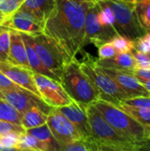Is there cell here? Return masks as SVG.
<instances>
[{"instance_id":"8992f818","label":"cell","mask_w":150,"mask_h":151,"mask_svg":"<svg viewBox=\"0 0 150 151\" xmlns=\"http://www.w3.org/2000/svg\"><path fill=\"white\" fill-rule=\"evenodd\" d=\"M102 1H104L112 11L115 19L114 27L118 35L135 40L146 33L138 20L134 10V3H129L123 0Z\"/></svg>"},{"instance_id":"ba28073f","label":"cell","mask_w":150,"mask_h":151,"mask_svg":"<svg viewBox=\"0 0 150 151\" xmlns=\"http://www.w3.org/2000/svg\"><path fill=\"white\" fill-rule=\"evenodd\" d=\"M97 3L89 4L87 8L85 19V46L88 43H93L95 46L99 47L118 35L115 28L106 27L100 24L97 18Z\"/></svg>"},{"instance_id":"7bdbcfd3","label":"cell","mask_w":150,"mask_h":151,"mask_svg":"<svg viewBox=\"0 0 150 151\" xmlns=\"http://www.w3.org/2000/svg\"><path fill=\"white\" fill-rule=\"evenodd\" d=\"M2 99H4V96L3 92L0 90V100H2Z\"/></svg>"},{"instance_id":"d6986e66","label":"cell","mask_w":150,"mask_h":151,"mask_svg":"<svg viewBox=\"0 0 150 151\" xmlns=\"http://www.w3.org/2000/svg\"><path fill=\"white\" fill-rule=\"evenodd\" d=\"M20 33V32H19ZM21 37L25 42V46H26V50H27V60H28V64L30 66V69L34 72V73H37L45 76H48L50 78L54 79L55 81L61 82V81L56 76L54 75L50 71H49L44 65L42 63L41 59L39 58L34 48L33 47V44L31 42L30 40V36L28 34H25V33H20Z\"/></svg>"},{"instance_id":"1f68e13d","label":"cell","mask_w":150,"mask_h":151,"mask_svg":"<svg viewBox=\"0 0 150 151\" xmlns=\"http://www.w3.org/2000/svg\"><path fill=\"white\" fill-rule=\"evenodd\" d=\"M132 54L136 62V68L150 69V54L141 53L133 50Z\"/></svg>"},{"instance_id":"f546056e","label":"cell","mask_w":150,"mask_h":151,"mask_svg":"<svg viewBox=\"0 0 150 151\" xmlns=\"http://www.w3.org/2000/svg\"><path fill=\"white\" fill-rule=\"evenodd\" d=\"M10 31L11 29L0 32V61H7L10 50Z\"/></svg>"},{"instance_id":"6da1fadb","label":"cell","mask_w":150,"mask_h":151,"mask_svg":"<svg viewBox=\"0 0 150 151\" xmlns=\"http://www.w3.org/2000/svg\"><path fill=\"white\" fill-rule=\"evenodd\" d=\"M88 5L73 0H56V7L44 24L42 33L54 41L68 61L76 58L85 46V19Z\"/></svg>"},{"instance_id":"d4e9b609","label":"cell","mask_w":150,"mask_h":151,"mask_svg":"<svg viewBox=\"0 0 150 151\" xmlns=\"http://www.w3.org/2000/svg\"><path fill=\"white\" fill-rule=\"evenodd\" d=\"M22 114L19 113L5 99L0 100V120L9 121L21 125Z\"/></svg>"},{"instance_id":"2e32d148","label":"cell","mask_w":150,"mask_h":151,"mask_svg":"<svg viewBox=\"0 0 150 151\" xmlns=\"http://www.w3.org/2000/svg\"><path fill=\"white\" fill-rule=\"evenodd\" d=\"M7 62L30 69L25 42L20 33L15 30L10 31V50Z\"/></svg>"},{"instance_id":"ee69618b","label":"cell","mask_w":150,"mask_h":151,"mask_svg":"<svg viewBox=\"0 0 150 151\" xmlns=\"http://www.w3.org/2000/svg\"><path fill=\"white\" fill-rule=\"evenodd\" d=\"M123 1H126V2H129V3H135L137 0H123Z\"/></svg>"},{"instance_id":"f6af8a7d","label":"cell","mask_w":150,"mask_h":151,"mask_svg":"<svg viewBox=\"0 0 150 151\" xmlns=\"http://www.w3.org/2000/svg\"><path fill=\"white\" fill-rule=\"evenodd\" d=\"M95 1H96V3H97V2H99V1H102V0H95Z\"/></svg>"},{"instance_id":"d590c367","label":"cell","mask_w":150,"mask_h":151,"mask_svg":"<svg viewBox=\"0 0 150 151\" xmlns=\"http://www.w3.org/2000/svg\"><path fill=\"white\" fill-rule=\"evenodd\" d=\"M137 51H140L141 53L150 54V45L148 41L145 39L143 35L136 38L134 40V49Z\"/></svg>"},{"instance_id":"30bf717a","label":"cell","mask_w":150,"mask_h":151,"mask_svg":"<svg viewBox=\"0 0 150 151\" xmlns=\"http://www.w3.org/2000/svg\"><path fill=\"white\" fill-rule=\"evenodd\" d=\"M47 125L56 141L58 142L60 149L75 140L82 139L73 124L58 110V108H53L51 110L48 115Z\"/></svg>"},{"instance_id":"7dc6e473","label":"cell","mask_w":150,"mask_h":151,"mask_svg":"<svg viewBox=\"0 0 150 151\" xmlns=\"http://www.w3.org/2000/svg\"><path fill=\"white\" fill-rule=\"evenodd\" d=\"M137 1H138V0H137Z\"/></svg>"},{"instance_id":"60d3db41","label":"cell","mask_w":150,"mask_h":151,"mask_svg":"<svg viewBox=\"0 0 150 151\" xmlns=\"http://www.w3.org/2000/svg\"><path fill=\"white\" fill-rule=\"evenodd\" d=\"M5 19H6V17H5V16H4V15L0 12V23H2Z\"/></svg>"},{"instance_id":"52a82bcc","label":"cell","mask_w":150,"mask_h":151,"mask_svg":"<svg viewBox=\"0 0 150 151\" xmlns=\"http://www.w3.org/2000/svg\"><path fill=\"white\" fill-rule=\"evenodd\" d=\"M30 40L39 58L44 66L56 75L60 81L64 67L69 61L54 42V41L43 33L30 35ZM61 83V82H60Z\"/></svg>"},{"instance_id":"44dd1931","label":"cell","mask_w":150,"mask_h":151,"mask_svg":"<svg viewBox=\"0 0 150 151\" xmlns=\"http://www.w3.org/2000/svg\"><path fill=\"white\" fill-rule=\"evenodd\" d=\"M48 114L37 107H33L27 111L21 119V126L27 130L40 127L47 123Z\"/></svg>"},{"instance_id":"277c9868","label":"cell","mask_w":150,"mask_h":151,"mask_svg":"<svg viewBox=\"0 0 150 151\" xmlns=\"http://www.w3.org/2000/svg\"><path fill=\"white\" fill-rule=\"evenodd\" d=\"M94 105L104 119L126 139L144 143L150 136V127L143 126L118 106L99 99Z\"/></svg>"},{"instance_id":"d6a6232c","label":"cell","mask_w":150,"mask_h":151,"mask_svg":"<svg viewBox=\"0 0 150 151\" xmlns=\"http://www.w3.org/2000/svg\"><path fill=\"white\" fill-rule=\"evenodd\" d=\"M97 48H98V58H111L118 53L111 42H104Z\"/></svg>"},{"instance_id":"8d00e7d4","label":"cell","mask_w":150,"mask_h":151,"mask_svg":"<svg viewBox=\"0 0 150 151\" xmlns=\"http://www.w3.org/2000/svg\"><path fill=\"white\" fill-rule=\"evenodd\" d=\"M132 73L140 82L150 81V69L135 68L133 71H132Z\"/></svg>"},{"instance_id":"836d02e7","label":"cell","mask_w":150,"mask_h":151,"mask_svg":"<svg viewBox=\"0 0 150 151\" xmlns=\"http://www.w3.org/2000/svg\"><path fill=\"white\" fill-rule=\"evenodd\" d=\"M123 104L134 107H144L150 109V96H138L133 98H127Z\"/></svg>"},{"instance_id":"ffe728a7","label":"cell","mask_w":150,"mask_h":151,"mask_svg":"<svg viewBox=\"0 0 150 151\" xmlns=\"http://www.w3.org/2000/svg\"><path fill=\"white\" fill-rule=\"evenodd\" d=\"M27 133L34 136L40 142H43L49 149V151H60V146L53 136L49 126L43 124L40 127L27 130Z\"/></svg>"},{"instance_id":"f1b7e54d","label":"cell","mask_w":150,"mask_h":151,"mask_svg":"<svg viewBox=\"0 0 150 151\" xmlns=\"http://www.w3.org/2000/svg\"><path fill=\"white\" fill-rule=\"evenodd\" d=\"M25 0H0V12L7 18L20 8Z\"/></svg>"},{"instance_id":"3957f363","label":"cell","mask_w":150,"mask_h":151,"mask_svg":"<svg viewBox=\"0 0 150 151\" xmlns=\"http://www.w3.org/2000/svg\"><path fill=\"white\" fill-rule=\"evenodd\" d=\"M61 85L72 101L86 108L100 99L97 88L81 70L80 62L77 58L65 64L61 76Z\"/></svg>"},{"instance_id":"b9f144b4","label":"cell","mask_w":150,"mask_h":151,"mask_svg":"<svg viewBox=\"0 0 150 151\" xmlns=\"http://www.w3.org/2000/svg\"><path fill=\"white\" fill-rule=\"evenodd\" d=\"M6 29H9V28L6 27H4V25H2V24L0 23V32H2L3 30H6Z\"/></svg>"},{"instance_id":"8fae6325","label":"cell","mask_w":150,"mask_h":151,"mask_svg":"<svg viewBox=\"0 0 150 151\" xmlns=\"http://www.w3.org/2000/svg\"><path fill=\"white\" fill-rule=\"evenodd\" d=\"M3 94L4 99L22 115L33 107L39 108L48 115L53 109V107L46 104L42 97L25 88L7 90L4 91Z\"/></svg>"},{"instance_id":"5bb4252c","label":"cell","mask_w":150,"mask_h":151,"mask_svg":"<svg viewBox=\"0 0 150 151\" xmlns=\"http://www.w3.org/2000/svg\"><path fill=\"white\" fill-rule=\"evenodd\" d=\"M58 110L73 124L82 139L94 142L86 107L72 101L71 104L59 107Z\"/></svg>"},{"instance_id":"5b68a950","label":"cell","mask_w":150,"mask_h":151,"mask_svg":"<svg viewBox=\"0 0 150 151\" xmlns=\"http://www.w3.org/2000/svg\"><path fill=\"white\" fill-rule=\"evenodd\" d=\"M81 70L88 76L100 94V99L118 105L128 98L125 91L117 82L103 72L95 63V58L88 53H85L83 60L80 62Z\"/></svg>"},{"instance_id":"74e56055","label":"cell","mask_w":150,"mask_h":151,"mask_svg":"<svg viewBox=\"0 0 150 151\" xmlns=\"http://www.w3.org/2000/svg\"><path fill=\"white\" fill-rule=\"evenodd\" d=\"M73 1L80 3V4H95L96 3L95 0H73Z\"/></svg>"},{"instance_id":"484cf974","label":"cell","mask_w":150,"mask_h":151,"mask_svg":"<svg viewBox=\"0 0 150 151\" xmlns=\"http://www.w3.org/2000/svg\"><path fill=\"white\" fill-rule=\"evenodd\" d=\"M60 151H98V147L94 142L78 139L63 146Z\"/></svg>"},{"instance_id":"4316f807","label":"cell","mask_w":150,"mask_h":151,"mask_svg":"<svg viewBox=\"0 0 150 151\" xmlns=\"http://www.w3.org/2000/svg\"><path fill=\"white\" fill-rule=\"evenodd\" d=\"M110 42L114 46L118 53L132 52L134 49V40L125 35H117Z\"/></svg>"},{"instance_id":"e0dca14e","label":"cell","mask_w":150,"mask_h":151,"mask_svg":"<svg viewBox=\"0 0 150 151\" xmlns=\"http://www.w3.org/2000/svg\"><path fill=\"white\" fill-rule=\"evenodd\" d=\"M56 7V0H25L21 9L32 13L44 27Z\"/></svg>"},{"instance_id":"9a60e30c","label":"cell","mask_w":150,"mask_h":151,"mask_svg":"<svg viewBox=\"0 0 150 151\" xmlns=\"http://www.w3.org/2000/svg\"><path fill=\"white\" fill-rule=\"evenodd\" d=\"M0 71L19 87L27 89L41 97L31 69L14 65L7 61H0Z\"/></svg>"},{"instance_id":"7a4b0ae2","label":"cell","mask_w":150,"mask_h":151,"mask_svg":"<svg viewBox=\"0 0 150 151\" xmlns=\"http://www.w3.org/2000/svg\"><path fill=\"white\" fill-rule=\"evenodd\" d=\"M86 109L92 137L98 147V151H134L144 148V143L130 141L114 129L94 104L88 106Z\"/></svg>"},{"instance_id":"e575fe53","label":"cell","mask_w":150,"mask_h":151,"mask_svg":"<svg viewBox=\"0 0 150 151\" xmlns=\"http://www.w3.org/2000/svg\"><path fill=\"white\" fill-rule=\"evenodd\" d=\"M23 88L19 87L16 83H14L11 80H10L4 73L0 71V90L2 92L7 90H15V89H22Z\"/></svg>"},{"instance_id":"4dcf8cb0","label":"cell","mask_w":150,"mask_h":151,"mask_svg":"<svg viewBox=\"0 0 150 151\" xmlns=\"http://www.w3.org/2000/svg\"><path fill=\"white\" fill-rule=\"evenodd\" d=\"M26 129L19 124H15L9 121L0 120V134H7V133H17V134H24L26 133Z\"/></svg>"},{"instance_id":"7402d4cb","label":"cell","mask_w":150,"mask_h":151,"mask_svg":"<svg viewBox=\"0 0 150 151\" xmlns=\"http://www.w3.org/2000/svg\"><path fill=\"white\" fill-rule=\"evenodd\" d=\"M17 149L18 150L49 151L48 147L43 142L27 132L19 134Z\"/></svg>"},{"instance_id":"603a6c76","label":"cell","mask_w":150,"mask_h":151,"mask_svg":"<svg viewBox=\"0 0 150 151\" xmlns=\"http://www.w3.org/2000/svg\"><path fill=\"white\" fill-rule=\"evenodd\" d=\"M118 106L126 112H127L139 123L146 127H150V109L144 107L130 106L123 103H120Z\"/></svg>"},{"instance_id":"7c38bea8","label":"cell","mask_w":150,"mask_h":151,"mask_svg":"<svg viewBox=\"0 0 150 151\" xmlns=\"http://www.w3.org/2000/svg\"><path fill=\"white\" fill-rule=\"evenodd\" d=\"M11 30L35 35L43 32V25L29 12L19 8L2 23Z\"/></svg>"},{"instance_id":"ac0fdd59","label":"cell","mask_w":150,"mask_h":151,"mask_svg":"<svg viewBox=\"0 0 150 151\" xmlns=\"http://www.w3.org/2000/svg\"><path fill=\"white\" fill-rule=\"evenodd\" d=\"M95 63L103 68L126 71H133L136 68V62L132 52L117 53L115 56L108 58H95Z\"/></svg>"},{"instance_id":"83f0119b","label":"cell","mask_w":150,"mask_h":151,"mask_svg":"<svg viewBox=\"0 0 150 151\" xmlns=\"http://www.w3.org/2000/svg\"><path fill=\"white\" fill-rule=\"evenodd\" d=\"M19 137V134L17 133L0 134V151L18 150Z\"/></svg>"},{"instance_id":"bcb514c9","label":"cell","mask_w":150,"mask_h":151,"mask_svg":"<svg viewBox=\"0 0 150 151\" xmlns=\"http://www.w3.org/2000/svg\"><path fill=\"white\" fill-rule=\"evenodd\" d=\"M149 140H150V136H149Z\"/></svg>"},{"instance_id":"cb8c5ba5","label":"cell","mask_w":150,"mask_h":151,"mask_svg":"<svg viewBox=\"0 0 150 151\" xmlns=\"http://www.w3.org/2000/svg\"><path fill=\"white\" fill-rule=\"evenodd\" d=\"M134 10L141 26L146 32L150 31V0L136 1Z\"/></svg>"},{"instance_id":"ab89813d","label":"cell","mask_w":150,"mask_h":151,"mask_svg":"<svg viewBox=\"0 0 150 151\" xmlns=\"http://www.w3.org/2000/svg\"><path fill=\"white\" fill-rule=\"evenodd\" d=\"M143 36L145 37V39L148 41V42L149 43V45H150V31H149V32H146V33L143 35Z\"/></svg>"},{"instance_id":"f35d334b","label":"cell","mask_w":150,"mask_h":151,"mask_svg":"<svg viewBox=\"0 0 150 151\" xmlns=\"http://www.w3.org/2000/svg\"><path fill=\"white\" fill-rule=\"evenodd\" d=\"M141 83L150 92V81H143V82H141Z\"/></svg>"},{"instance_id":"9c48e42d","label":"cell","mask_w":150,"mask_h":151,"mask_svg":"<svg viewBox=\"0 0 150 151\" xmlns=\"http://www.w3.org/2000/svg\"><path fill=\"white\" fill-rule=\"evenodd\" d=\"M34 78L41 97L50 106L59 108L72 103V100L60 82L37 73H34Z\"/></svg>"},{"instance_id":"4fadbf2b","label":"cell","mask_w":150,"mask_h":151,"mask_svg":"<svg viewBox=\"0 0 150 151\" xmlns=\"http://www.w3.org/2000/svg\"><path fill=\"white\" fill-rule=\"evenodd\" d=\"M101 67V66H100ZM103 72L112 78L125 91L128 98L138 96H150V92L133 76L132 71L103 68Z\"/></svg>"}]
</instances>
